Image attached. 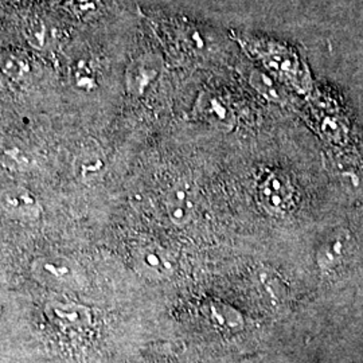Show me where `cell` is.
<instances>
[{"mask_svg": "<svg viewBox=\"0 0 363 363\" xmlns=\"http://www.w3.org/2000/svg\"><path fill=\"white\" fill-rule=\"evenodd\" d=\"M135 269L145 279L166 280L175 272V261L169 250L159 244H143L133 250Z\"/></svg>", "mask_w": 363, "mask_h": 363, "instance_id": "obj_3", "label": "cell"}, {"mask_svg": "<svg viewBox=\"0 0 363 363\" xmlns=\"http://www.w3.org/2000/svg\"><path fill=\"white\" fill-rule=\"evenodd\" d=\"M159 64L154 57L143 55L132 62L127 70V84L133 93L142 94L144 89L157 77Z\"/></svg>", "mask_w": 363, "mask_h": 363, "instance_id": "obj_8", "label": "cell"}, {"mask_svg": "<svg viewBox=\"0 0 363 363\" xmlns=\"http://www.w3.org/2000/svg\"><path fill=\"white\" fill-rule=\"evenodd\" d=\"M45 313L50 323L69 333L84 331L93 323L91 308L73 301H49Z\"/></svg>", "mask_w": 363, "mask_h": 363, "instance_id": "obj_4", "label": "cell"}, {"mask_svg": "<svg viewBox=\"0 0 363 363\" xmlns=\"http://www.w3.org/2000/svg\"><path fill=\"white\" fill-rule=\"evenodd\" d=\"M0 167L11 174H30L37 169V159L21 139L3 138L0 140Z\"/></svg>", "mask_w": 363, "mask_h": 363, "instance_id": "obj_5", "label": "cell"}, {"mask_svg": "<svg viewBox=\"0 0 363 363\" xmlns=\"http://www.w3.org/2000/svg\"><path fill=\"white\" fill-rule=\"evenodd\" d=\"M73 78H74L76 85L82 91H91L97 86L93 69L84 61H79L74 67Z\"/></svg>", "mask_w": 363, "mask_h": 363, "instance_id": "obj_12", "label": "cell"}, {"mask_svg": "<svg viewBox=\"0 0 363 363\" xmlns=\"http://www.w3.org/2000/svg\"><path fill=\"white\" fill-rule=\"evenodd\" d=\"M195 109L199 117H202L203 120H206L208 123L220 130H229L233 127V112L218 94H201Z\"/></svg>", "mask_w": 363, "mask_h": 363, "instance_id": "obj_7", "label": "cell"}, {"mask_svg": "<svg viewBox=\"0 0 363 363\" xmlns=\"http://www.w3.org/2000/svg\"><path fill=\"white\" fill-rule=\"evenodd\" d=\"M1 3H9V4H16V3H21L22 0H0Z\"/></svg>", "mask_w": 363, "mask_h": 363, "instance_id": "obj_13", "label": "cell"}, {"mask_svg": "<svg viewBox=\"0 0 363 363\" xmlns=\"http://www.w3.org/2000/svg\"><path fill=\"white\" fill-rule=\"evenodd\" d=\"M19 30L27 43L35 49H42L48 40V26L45 19L35 10L22 13L19 18Z\"/></svg>", "mask_w": 363, "mask_h": 363, "instance_id": "obj_9", "label": "cell"}, {"mask_svg": "<svg viewBox=\"0 0 363 363\" xmlns=\"http://www.w3.org/2000/svg\"><path fill=\"white\" fill-rule=\"evenodd\" d=\"M0 73L13 82L23 81L31 74V62L23 52H3L0 54Z\"/></svg>", "mask_w": 363, "mask_h": 363, "instance_id": "obj_10", "label": "cell"}, {"mask_svg": "<svg viewBox=\"0 0 363 363\" xmlns=\"http://www.w3.org/2000/svg\"><path fill=\"white\" fill-rule=\"evenodd\" d=\"M43 213L38 195L23 184H7L0 187V216L6 220L33 223Z\"/></svg>", "mask_w": 363, "mask_h": 363, "instance_id": "obj_2", "label": "cell"}, {"mask_svg": "<svg viewBox=\"0 0 363 363\" xmlns=\"http://www.w3.org/2000/svg\"><path fill=\"white\" fill-rule=\"evenodd\" d=\"M162 206L175 226H184L194 217V195L184 187H174L163 194Z\"/></svg>", "mask_w": 363, "mask_h": 363, "instance_id": "obj_6", "label": "cell"}, {"mask_svg": "<svg viewBox=\"0 0 363 363\" xmlns=\"http://www.w3.org/2000/svg\"><path fill=\"white\" fill-rule=\"evenodd\" d=\"M349 240V237L343 238L342 235H337L334 237V240L325 242V245L320 247L319 265L323 268H333L337 262H340V259H343V256L346 255Z\"/></svg>", "mask_w": 363, "mask_h": 363, "instance_id": "obj_11", "label": "cell"}, {"mask_svg": "<svg viewBox=\"0 0 363 363\" xmlns=\"http://www.w3.org/2000/svg\"><path fill=\"white\" fill-rule=\"evenodd\" d=\"M30 274L52 291H81L88 284L86 274L76 259L62 255H43L33 259Z\"/></svg>", "mask_w": 363, "mask_h": 363, "instance_id": "obj_1", "label": "cell"}]
</instances>
